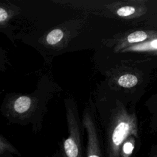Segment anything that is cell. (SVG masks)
<instances>
[{
    "label": "cell",
    "instance_id": "6",
    "mask_svg": "<svg viewBox=\"0 0 157 157\" xmlns=\"http://www.w3.org/2000/svg\"><path fill=\"white\" fill-rule=\"evenodd\" d=\"M64 33L60 29H55L50 32L46 37L47 42L50 45H54L59 42L63 37Z\"/></svg>",
    "mask_w": 157,
    "mask_h": 157
},
{
    "label": "cell",
    "instance_id": "10",
    "mask_svg": "<svg viewBox=\"0 0 157 157\" xmlns=\"http://www.w3.org/2000/svg\"><path fill=\"white\" fill-rule=\"evenodd\" d=\"M8 17V13L7 12V11L4 9L3 8L1 7L0 8V21L1 23H2L3 21H4Z\"/></svg>",
    "mask_w": 157,
    "mask_h": 157
},
{
    "label": "cell",
    "instance_id": "7",
    "mask_svg": "<svg viewBox=\"0 0 157 157\" xmlns=\"http://www.w3.org/2000/svg\"><path fill=\"white\" fill-rule=\"evenodd\" d=\"M150 107L151 108V112L152 113L151 124L157 121V94L152 96L150 99Z\"/></svg>",
    "mask_w": 157,
    "mask_h": 157
},
{
    "label": "cell",
    "instance_id": "13",
    "mask_svg": "<svg viewBox=\"0 0 157 157\" xmlns=\"http://www.w3.org/2000/svg\"><path fill=\"white\" fill-rule=\"evenodd\" d=\"M147 54H149L150 55H151V56L157 57V51L152 52H150V53H147Z\"/></svg>",
    "mask_w": 157,
    "mask_h": 157
},
{
    "label": "cell",
    "instance_id": "12",
    "mask_svg": "<svg viewBox=\"0 0 157 157\" xmlns=\"http://www.w3.org/2000/svg\"><path fill=\"white\" fill-rule=\"evenodd\" d=\"M150 127L152 129V131H157V121L152 124H150Z\"/></svg>",
    "mask_w": 157,
    "mask_h": 157
},
{
    "label": "cell",
    "instance_id": "2",
    "mask_svg": "<svg viewBox=\"0 0 157 157\" xmlns=\"http://www.w3.org/2000/svg\"><path fill=\"white\" fill-rule=\"evenodd\" d=\"M67 117L70 136L64 141V151L67 157H78L79 131L74 114L69 107L67 108Z\"/></svg>",
    "mask_w": 157,
    "mask_h": 157
},
{
    "label": "cell",
    "instance_id": "9",
    "mask_svg": "<svg viewBox=\"0 0 157 157\" xmlns=\"http://www.w3.org/2000/svg\"><path fill=\"white\" fill-rule=\"evenodd\" d=\"M148 25H150L152 28L157 29V14L149 17V19L148 20Z\"/></svg>",
    "mask_w": 157,
    "mask_h": 157
},
{
    "label": "cell",
    "instance_id": "5",
    "mask_svg": "<svg viewBox=\"0 0 157 157\" xmlns=\"http://www.w3.org/2000/svg\"><path fill=\"white\" fill-rule=\"evenodd\" d=\"M31 99L28 96L19 97L15 101L13 107L17 113H24L26 112L30 107Z\"/></svg>",
    "mask_w": 157,
    "mask_h": 157
},
{
    "label": "cell",
    "instance_id": "3",
    "mask_svg": "<svg viewBox=\"0 0 157 157\" xmlns=\"http://www.w3.org/2000/svg\"><path fill=\"white\" fill-rule=\"evenodd\" d=\"M126 50L146 52L147 53L157 51V38L153 39L137 44H134L128 47Z\"/></svg>",
    "mask_w": 157,
    "mask_h": 157
},
{
    "label": "cell",
    "instance_id": "1",
    "mask_svg": "<svg viewBox=\"0 0 157 157\" xmlns=\"http://www.w3.org/2000/svg\"><path fill=\"white\" fill-rule=\"evenodd\" d=\"M138 136L137 120L134 114L130 115L123 111L114 128L110 141L111 157H118L120 148L130 136Z\"/></svg>",
    "mask_w": 157,
    "mask_h": 157
},
{
    "label": "cell",
    "instance_id": "11",
    "mask_svg": "<svg viewBox=\"0 0 157 157\" xmlns=\"http://www.w3.org/2000/svg\"><path fill=\"white\" fill-rule=\"evenodd\" d=\"M148 157H157V144L152 146L149 153Z\"/></svg>",
    "mask_w": 157,
    "mask_h": 157
},
{
    "label": "cell",
    "instance_id": "4",
    "mask_svg": "<svg viewBox=\"0 0 157 157\" xmlns=\"http://www.w3.org/2000/svg\"><path fill=\"white\" fill-rule=\"evenodd\" d=\"M139 82L138 77L132 74H126L121 75L118 80V83L123 88H132Z\"/></svg>",
    "mask_w": 157,
    "mask_h": 157
},
{
    "label": "cell",
    "instance_id": "8",
    "mask_svg": "<svg viewBox=\"0 0 157 157\" xmlns=\"http://www.w3.org/2000/svg\"><path fill=\"white\" fill-rule=\"evenodd\" d=\"M134 148V140H128L123 144L122 147L123 157H129L132 153Z\"/></svg>",
    "mask_w": 157,
    "mask_h": 157
}]
</instances>
